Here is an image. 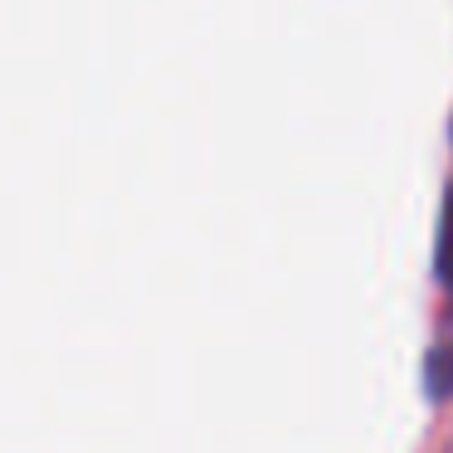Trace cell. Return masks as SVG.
<instances>
[{"label":"cell","mask_w":453,"mask_h":453,"mask_svg":"<svg viewBox=\"0 0 453 453\" xmlns=\"http://www.w3.org/2000/svg\"><path fill=\"white\" fill-rule=\"evenodd\" d=\"M429 283H434V332L419 361V390L434 410L453 404V118H449V171L439 190V219H434L429 249Z\"/></svg>","instance_id":"1"}]
</instances>
